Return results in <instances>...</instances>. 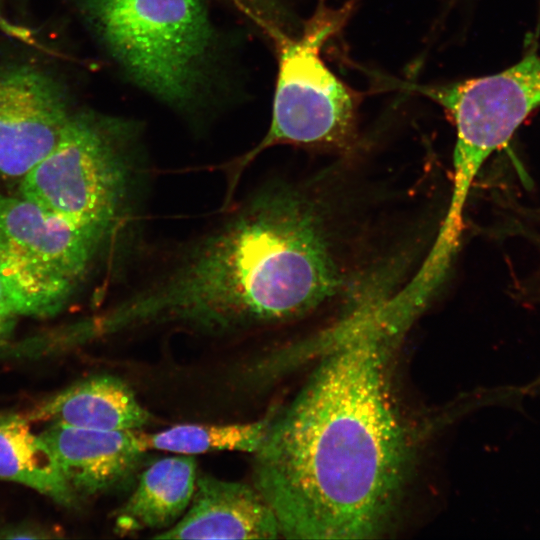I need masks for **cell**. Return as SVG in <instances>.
Listing matches in <instances>:
<instances>
[{"instance_id":"cell-6","label":"cell","mask_w":540,"mask_h":540,"mask_svg":"<svg viewBox=\"0 0 540 540\" xmlns=\"http://www.w3.org/2000/svg\"><path fill=\"white\" fill-rule=\"evenodd\" d=\"M75 110L64 83L31 63L0 66V175L24 177L58 143Z\"/></svg>"},{"instance_id":"cell-16","label":"cell","mask_w":540,"mask_h":540,"mask_svg":"<svg viewBox=\"0 0 540 540\" xmlns=\"http://www.w3.org/2000/svg\"><path fill=\"white\" fill-rule=\"evenodd\" d=\"M253 20L275 42L287 32V12L282 0H226Z\"/></svg>"},{"instance_id":"cell-4","label":"cell","mask_w":540,"mask_h":540,"mask_svg":"<svg viewBox=\"0 0 540 540\" xmlns=\"http://www.w3.org/2000/svg\"><path fill=\"white\" fill-rule=\"evenodd\" d=\"M353 3L336 7L320 0L300 36L287 35L276 42L279 65L266 134L251 149L209 168L224 176L222 206L234 200L244 173L267 149L284 144L343 146L351 140L358 95L328 68L321 50L341 28Z\"/></svg>"},{"instance_id":"cell-10","label":"cell","mask_w":540,"mask_h":540,"mask_svg":"<svg viewBox=\"0 0 540 540\" xmlns=\"http://www.w3.org/2000/svg\"><path fill=\"white\" fill-rule=\"evenodd\" d=\"M276 516L252 484L198 475L189 507L157 539H275Z\"/></svg>"},{"instance_id":"cell-17","label":"cell","mask_w":540,"mask_h":540,"mask_svg":"<svg viewBox=\"0 0 540 540\" xmlns=\"http://www.w3.org/2000/svg\"><path fill=\"white\" fill-rule=\"evenodd\" d=\"M52 531L49 529L29 524L4 525L0 527V538H49Z\"/></svg>"},{"instance_id":"cell-7","label":"cell","mask_w":540,"mask_h":540,"mask_svg":"<svg viewBox=\"0 0 540 540\" xmlns=\"http://www.w3.org/2000/svg\"><path fill=\"white\" fill-rule=\"evenodd\" d=\"M0 235L76 284L102 259L118 273L123 283L143 258L22 196L2 192Z\"/></svg>"},{"instance_id":"cell-2","label":"cell","mask_w":540,"mask_h":540,"mask_svg":"<svg viewBox=\"0 0 540 540\" xmlns=\"http://www.w3.org/2000/svg\"><path fill=\"white\" fill-rule=\"evenodd\" d=\"M399 324L383 304L340 334L296 396L270 416L252 481L289 539L383 532L410 456L388 361Z\"/></svg>"},{"instance_id":"cell-3","label":"cell","mask_w":540,"mask_h":540,"mask_svg":"<svg viewBox=\"0 0 540 540\" xmlns=\"http://www.w3.org/2000/svg\"><path fill=\"white\" fill-rule=\"evenodd\" d=\"M138 132L127 122L75 111L56 146L21 178L20 196L144 254L155 170Z\"/></svg>"},{"instance_id":"cell-5","label":"cell","mask_w":540,"mask_h":540,"mask_svg":"<svg viewBox=\"0 0 540 540\" xmlns=\"http://www.w3.org/2000/svg\"><path fill=\"white\" fill-rule=\"evenodd\" d=\"M82 9L137 84L172 105L191 101L214 39L202 0H82Z\"/></svg>"},{"instance_id":"cell-12","label":"cell","mask_w":540,"mask_h":540,"mask_svg":"<svg viewBox=\"0 0 540 540\" xmlns=\"http://www.w3.org/2000/svg\"><path fill=\"white\" fill-rule=\"evenodd\" d=\"M191 455L158 459L139 475L137 485L115 516L114 530L128 535L142 530H166L186 512L197 480Z\"/></svg>"},{"instance_id":"cell-18","label":"cell","mask_w":540,"mask_h":540,"mask_svg":"<svg viewBox=\"0 0 540 540\" xmlns=\"http://www.w3.org/2000/svg\"><path fill=\"white\" fill-rule=\"evenodd\" d=\"M18 317L0 285V342L12 332Z\"/></svg>"},{"instance_id":"cell-9","label":"cell","mask_w":540,"mask_h":540,"mask_svg":"<svg viewBox=\"0 0 540 540\" xmlns=\"http://www.w3.org/2000/svg\"><path fill=\"white\" fill-rule=\"evenodd\" d=\"M40 434L79 502L128 484L146 453L138 444L136 430L105 431L50 423Z\"/></svg>"},{"instance_id":"cell-1","label":"cell","mask_w":540,"mask_h":540,"mask_svg":"<svg viewBox=\"0 0 540 540\" xmlns=\"http://www.w3.org/2000/svg\"><path fill=\"white\" fill-rule=\"evenodd\" d=\"M340 276L313 195L270 177L190 236L151 245L92 326L96 336L165 329L239 337L312 312Z\"/></svg>"},{"instance_id":"cell-14","label":"cell","mask_w":540,"mask_h":540,"mask_svg":"<svg viewBox=\"0 0 540 540\" xmlns=\"http://www.w3.org/2000/svg\"><path fill=\"white\" fill-rule=\"evenodd\" d=\"M0 285L18 316L49 317L71 298L77 284L0 235Z\"/></svg>"},{"instance_id":"cell-13","label":"cell","mask_w":540,"mask_h":540,"mask_svg":"<svg viewBox=\"0 0 540 540\" xmlns=\"http://www.w3.org/2000/svg\"><path fill=\"white\" fill-rule=\"evenodd\" d=\"M0 478L25 485L55 502L73 507L78 498L41 434L19 415L0 416Z\"/></svg>"},{"instance_id":"cell-11","label":"cell","mask_w":540,"mask_h":540,"mask_svg":"<svg viewBox=\"0 0 540 540\" xmlns=\"http://www.w3.org/2000/svg\"><path fill=\"white\" fill-rule=\"evenodd\" d=\"M26 418L105 431L139 430L151 421L132 389L111 375L73 384L36 406Z\"/></svg>"},{"instance_id":"cell-8","label":"cell","mask_w":540,"mask_h":540,"mask_svg":"<svg viewBox=\"0 0 540 540\" xmlns=\"http://www.w3.org/2000/svg\"><path fill=\"white\" fill-rule=\"evenodd\" d=\"M439 98L454 120L497 150L540 107V56L530 53L498 73L443 85Z\"/></svg>"},{"instance_id":"cell-15","label":"cell","mask_w":540,"mask_h":540,"mask_svg":"<svg viewBox=\"0 0 540 540\" xmlns=\"http://www.w3.org/2000/svg\"><path fill=\"white\" fill-rule=\"evenodd\" d=\"M270 417L232 424H181L147 433L136 430L143 451L160 450L181 455L216 451L255 453L265 439Z\"/></svg>"}]
</instances>
